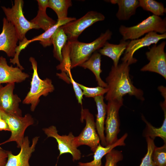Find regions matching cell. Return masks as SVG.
Instances as JSON below:
<instances>
[{"label":"cell","instance_id":"d4e9b609","mask_svg":"<svg viewBox=\"0 0 166 166\" xmlns=\"http://www.w3.org/2000/svg\"><path fill=\"white\" fill-rule=\"evenodd\" d=\"M51 40L53 46V56L61 62L63 59L62 51L68 41L67 36L61 26L52 36Z\"/></svg>","mask_w":166,"mask_h":166},{"label":"cell","instance_id":"e575fe53","mask_svg":"<svg viewBox=\"0 0 166 166\" xmlns=\"http://www.w3.org/2000/svg\"><path fill=\"white\" fill-rule=\"evenodd\" d=\"M1 119H2V117H1V114H0V120Z\"/></svg>","mask_w":166,"mask_h":166},{"label":"cell","instance_id":"7a4b0ae2","mask_svg":"<svg viewBox=\"0 0 166 166\" xmlns=\"http://www.w3.org/2000/svg\"><path fill=\"white\" fill-rule=\"evenodd\" d=\"M109 30L102 33L99 37L90 43H84L77 40L68 41L69 48L71 69L77 67L87 60L92 53L102 48L112 37Z\"/></svg>","mask_w":166,"mask_h":166},{"label":"cell","instance_id":"4fadbf2b","mask_svg":"<svg viewBox=\"0 0 166 166\" xmlns=\"http://www.w3.org/2000/svg\"><path fill=\"white\" fill-rule=\"evenodd\" d=\"M15 83H8L3 87L0 84V110L8 113L22 116L19 108L20 98L14 93Z\"/></svg>","mask_w":166,"mask_h":166},{"label":"cell","instance_id":"8fae6325","mask_svg":"<svg viewBox=\"0 0 166 166\" xmlns=\"http://www.w3.org/2000/svg\"><path fill=\"white\" fill-rule=\"evenodd\" d=\"M43 130L47 137H53L56 140L59 151V156L65 153H69L72 156L73 161L80 159L81 153L73 144L75 136L72 132H70L68 135H60L58 134L56 127L54 125L44 128Z\"/></svg>","mask_w":166,"mask_h":166},{"label":"cell","instance_id":"ac0fdd59","mask_svg":"<svg viewBox=\"0 0 166 166\" xmlns=\"http://www.w3.org/2000/svg\"><path fill=\"white\" fill-rule=\"evenodd\" d=\"M94 98L97 110L95 122L96 129L100 139L101 145L105 147L106 143L104 133V126L107 113V105L104 102L103 96H97Z\"/></svg>","mask_w":166,"mask_h":166},{"label":"cell","instance_id":"d6986e66","mask_svg":"<svg viewBox=\"0 0 166 166\" xmlns=\"http://www.w3.org/2000/svg\"><path fill=\"white\" fill-rule=\"evenodd\" d=\"M128 136V134L125 133L115 143L105 147L103 146L100 143L94 152L93 160L88 162H80L78 163V166H101L103 157L116 147L125 146L124 141Z\"/></svg>","mask_w":166,"mask_h":166},{"label":"cell","instance_id":"277c9868","mask_svg":"<svg viewBox=\"0 0 166 166\" xmlns=\"http://www.w3.org/2000/svg\"><path fill=\"white\" fill-rule=\"evenodd\" d=\"M29 60L32 65L33 73L30 90L22 103L30 105V110L33 112L39 102L40 97L42 96H46L53 92L54 87L50 79L47 78L42 80L40 78L38 72L37 62L35 59L30 57Z\"/></svg>","mask_w":166,"mask_h":166},{"label":"cell","instance_id":"4dcf8cb0","mask_svg":"<svg viewBox=\"0 0 166 166\" xmlns=\"http://www.w3.org/2000/svg\"><path fill=\"white\" fill-rule=\"evenodd\" d=\"M105 163L104 166H117V164L123 158L122 151L114 148L105 155Z\"/></svg>","mask_w":166,"mask_h":166},{"label":"cell","instance_id":"cb8c5ba5","mask_svg":"<svg viewBox=\"0 0 166 166\" xmlns=\"http://www.w3.org/2000/svg\"><path fill=\"white\" fill-rule=\"evenodd\" d=\"M101 55L99 53L94 52L86 61L79 65L84 69H87L94 74L99 86L107 88L106 82L102 80L100 77L102 72L101 69Z\"/></svg>","mask_w":166,"mask_h":166},{"label":"cell","instance_id":"83f0119b","mask_svg":"<svg viewBox=\"0 0 166 166\" xmlns=\"http://www.w3.org/2000/svg\"><path fill=\"white\" fill-rule=\"evenodd\" d=\"M152 159L155 166H166V143L161 147L154 148Z\"/></svg>","mask_w":166,"mask_h":166},{"label":"cell","instance_id":"30bf717a","mask_svg":"<svg viewBox=\"0 0 166 166\" xmlns=\"http://www.w3.org/2000/svg\"><path fill=\"white\" fill-rule=\"evenodd\" d=\"M165 41L151 47L145 54L149 63L140 69L142 71H149L160 74L166 79V53L164 51Z\"/></svg>","mask_w":166,"mask_h":166},{"label":"cell","instance_id":"f1b7e54d","mask_svg":"<svg viewBox=\"0 0 166 166\" xmlns=\"http://www.w3.org/2000/svg\"><path fill=\"white\" fill-rule=\"evenodd\" d=\"M77 83L82 90L83 95L86 97L94 98L97 96H103L108 90L107 88H104L99 86L95 87H89Z\"/></svg>","mask_w":166,"mask_h":166},{"label":"cell","instance_id":"d6a6232c","mask_svg":"<svg viewBox=\"0 0 166 166\" xmlns=\"http://www.w3.org/2000/svg\"><path fill=\"white\" fill-rule=\"evenodd\" d=\"M9 151L4 150L0 147V166H5L6 165Z\"/></svg>","mask_w":166,"mask_h":166},{"label":"cell","instance_id":"f546056e","mask_svg":"<svg viewBox=\"0 0 166 166\" xmlns=\"http://www.w3.org/2000/svg\"><path fill=\"white\" fill-rule=\"evenodd\" d=\"M146 139L147 145V152L139 166H155L152 157L153 150L156 146L154 140L149 137H147Z\"/></svg>","mask_w":166,"mask_h":166},{"label":"cell","instance_id":"3957f363","mask_svg":"<svg viewBox=\"0 0 166 166\" xmlns=\"http://www.w3.org/2000/svg\"><path fill=\"white\" fill-rule=\"evenodd\" d=\"M119 32L124 41L138 39L151 32L163 34L166 32V19L153 14L136 25L130 27L121 25Z\"/></svg>","mask_w":166,"mask_h":166},{"label":"cell","instance_id":"ffe728a7","mask_svg":"<svg viewBox=\"0 0 166 166\" xmlns=\"http://www.w3.org/2000/svg\"><path fill=\"white\" fill-rule=\"evenodd\" d=\"M129 42L122 40L118 44H113L107 42L102 48L99 49V53L111 58L113 61V65L117 66L118 65L121 56L126 50Z\"/></svg>","mask_w":166,"mask_h":166},{"label":"cell","instance_id":"1f68e13d","mask_svg":"<svg viewBox=\"0 0 166 166\" xmlns=\"http://www.w3.org/2000/svg\"><path fill=\"white\" fill-rule=\"evenodd\" d=\"M69 76V81L72 84L73 90H74L76 98L78 103L82 105V100L83 99V94L82 89L78 85L77 83L74 81L70 71V69L69 70L67 73Z\"/></svg>","mask_w":166,"mask_h":166},{"label":"cell","instance_id":"484cf974","mask_svg":"<svg viewBox=\"0 0 166 166\" xmlns=\"http://www.w3.org/2000/svg\"><path fill=\"white\" fill-rule=\"evenodd\" d=\"M72 5L70 0H49L48 7L55 11L59 20L68 17V9Z\"/></svg>","mask_w":166,"mask_h":166},{"label":"cell","instance_id":"ba28073f","mask_svg":"<svg viewBox=\"0 0 166 166\" xmlns=\"http://www.w3.org/2000/svg\"><path fill=\"white\" fill-rule=\"evenodd\" d=\"M123 100L108 101L107 105V116L105 121V131L106 146L115 143L118 139L120 132V121L119 112L123 105Z\"/></svg>","mask_w":166,"mask_h":166},{"label":"cell","instance_id":"e0dca14e","mask_svg":"<svg viewBox=\"0 0 166 166\" xmlns=\"http://www.w3.org/2000/svg\"><path fill=\"white\" fill-rule=\"evenodd\" d=\"M76 19L75 18L68 17L64 19L57 20L54 25L41 34L30 40H27L26 38L22 41H20L19 45L18 46V47L19 50L21 51L22 49H25L30 43L35 41H39L40 43L44 47L50 46L52 45L51 37L57 29L68 22Z\"/></svg>","mask_w":166,"mask_h":166},{"label":"cell","instance_id":"9a60e30c","mask_svg":"<svg viewBox=\"0 0 166 166\" xmlns=\"http://www.w3.org/2000/svg\"><path fill=\"white\" fill-rule=\"evenodd\" d=\"M18 40L14 26L4 18L2 31L0 34V51H4L8 57H14Z\"/></svg>","mask_w":166,"mask_h":166},{"label":"cell","instance_id":"5b68a950","mask_svg":"<svg viewBox=\"0 0 166 166\" xmlns=\"http://www.w3.org/2000/svg\"><path fill=\"white\" fill-rule=\"evenodd\" d=\"M24 1L15 0L11 8L1 7L6 19L14 26L18 40L22 41L26 38V34L32 29H39L37 25L29 21L25 18L23 11Z\"/></svg>","mask_w":166,"mask_h":166},{"label":"cell","instance_id":"5bb4252c","mask_svg":"<svg viewBox=\"0 0 166 166\" xmlns=\"http://www.w3.org/2000/svg\"><path fill=\"white\" fill-rule=\"evenodd\" d=\"M39 137L36 136L32 139L30 145V141L27 136L24 137L19 153L13 155L9 151L6 163L5 166H30L29 160L35 150Z\"/></svg>","mask_w":166,"mask_h":166},{"label":"cell","instance_id":"52a82bcc","mask_svg":"<svg viewBox=\"0 0 166 166\" xmlns=\"http://www.w3.org/2000/svg\"><path fill=\"white\" fill-rule=\"evenodd\" d=\"M84 120L86 122L85 126L80 134L74 137L73 144L77 148L82 145H87L94 152L100 143V139L97 132L93 115L88 109L82 108L80 121L83 122Z\"/></svg>","mask_w":166,"mask_h":166},{"label":"cell","instance_id":"44dd1931","mask_svg":"<svg viewBox=\"0 0 166 166\" xmlns=\"http://www.w3.org/2000/svg\"><path fill=\"white\" fill-rule=\"evenodd\" d=\"M113 4H117L118 6L116 16L120 20H127L134 15L137 8L139 6L137 0H111Z\"/></svg>","mask_w":166,"mask_h":166},{"label":"cell","instance_id":"4316f807","mask_svg":"<svg viewBox=\"0 0 166 166\" xmlns=\"http://www.w3.org/2000/svg\"><path fill=\"white\" fill-rule=\"evenodd\" d=\"M139 6L144 10L149 11L153 15L160 16L166 13V9L163 3L154 0H139Z\"/></svg>","mask_w":166,"mask_h":166},{"label":"cell","instance_id":"2e32d148","mask_svg":"<svg viewBox=\"0 0 166 166\" xmlns=\"http://www.w3.org/2000/svg\"><path fill=\"white\" fill-rule=\"evenodd\" d=\"M29 75L18 67L9 66L6 59L0 57V84L21 83L29 78Z\"/></svg>","mask_w":166,"mask_h":166},{"label":"cell","instance_id":"7402d4cb","mask_svg":"<svg viewBox=\"0 0 166 166\" xmlns=\"http://www.w3.org/2000/svg\"><path fill=\"white\" fill-rule=\"evenodd\" d=\"M38 10L36 16L30 21L45 31L54 25L57 22L49 17L46 13L48 0H37Z\"/></svg>","mask_w":166,"mask_h":166},{"label":"cell","instance_id":"7c38bea8","mask_svg":"<svg viewBox=\"0 0 166 166\" xmlns=\"http://www.w3.org/2000/svg\"><path fill=\"white\" fill-rule=\"evenodd\" d=\"M166 38V33L159 34L155 32H151L141 38L132 40L130 41L121 60L130 65L136 63L137 60L133 57L134 53L139 49L152 44L156 45L160 40Z\"/></svg>","mask_w":166,"mask_h":166},{"label":"cell","instance_id":"603a6c76","mask_svg":"<svg viewBox=\"0 0 166 166\" xmlns=\"http://www.w3.org/2000/svg\"><path fill=\"white\" fill-rule=\"evenodd\" d=\"M164 114V119L162 125L159 128H156L152 125L142 115V119L145 123L146 127L143 133L145 138L149 137L154 140L157 137L161 138L164 143H166V101H164L160 104Z\"/></svg>","mask_w":166,"mask_h":166},{"label":"cell","instance_id":"d590c367","mask_svg":"<svg viewBox=\"0 0 166 166\" xmlns=\"http://www.w3.org/2000/svg\"><path fill=\"white\" fill-rule=\"evenodd\" d=\"M0 2H1V1H0Z\"/></svg>","mask_w":166,"mask_h":166},{"label":"cell","instance_id":"836d02e7","mask_svg":"<svg viewBox=\"0 0 166 166\" xmlns=\"http://www.w3.org/2000/svg\"><path fill=\"white\" fill-rule=\"evenodd\" d=\"M2 130L10 131L7 124L2 118L0 120V131Z\"/></svg>","mask_w":166,"mask_h":166},{"label":"cell","instance_id":"9c48e42d","mask_svg":"<svg viewBox=\"0 0 166 166\" xmlns=\"http://www.w3.org/2000/svg\"><path fill=\"white\" fill-rule=\"evenodd\" d=\"M105 18L101 13L89 11L80 18L68 22L61 27L67 35L68 41L77 40L85 30L97 22L103 21Z\"/></svg>","mask_w":166,"mask_h":166},{"label":"cell","instance_id":"8992f818","mask_svg":"<svg viewBox=\"0 0 166 166\" xmlns=\"http://www.w3.org/2000/svg\"><path fill=\"white\" fill-rule=\"evenodd\" d=\"M2 118L7 124L11 132L10 138L0 143V145L10 142H16L17 147L20 148L24 138L25 130L28 127L34 123V120L29 114L24 117L10 114L0 110Z\"/></svg>","mask_w":166,"mask_h":166},{"label":"cell","instance_id":"6da1fadb","mask_svg":"<svg viewBox=\"0 0 166 166\" xmlns=\"http://www.w3.org/2000/svg\"><path fill=\"white\" fill-rule=\"evenodd\" d=\"M129 65L122 61L117 66H112L105 79L108 89L105 97L106 101L123 100V97L127 94L142 101L144 100L143 90L135 87L130 78Z\"/></svg>","mask_w":166,"mask_h":166}]
</instances>
